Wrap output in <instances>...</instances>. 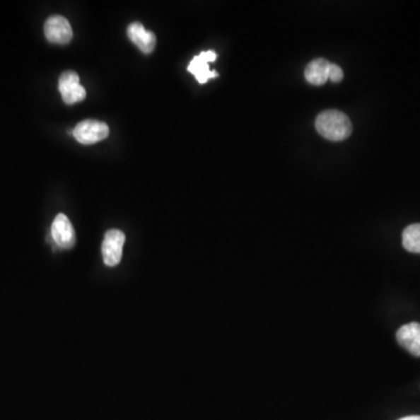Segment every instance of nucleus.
<instances>
[{
	"label": "nucleus",
	"instance_id": "1",
	"mask_svg": "<svg viewBox=\"0 0 420 420\" xmlns=\"http://www.w3.org/2000/svg\"><path fill=\"white\" fill-rule=\"evenodd\" d=\"M319 134L330 141H342L353 132V124L347 115L339 110H326L315 119Z\"/></svg>",
	"mask_w": 420,
	"mask_h": 420
},
{
	"label": "nucleus",
	"instance_id": "2",
	"mask_svg": "<svg viewBox=\"0 0 420 420\" xmlns=\"http://www.w3.org/2000/svg\"><path fill=\"white\" fill-rule=\"evenodd\" d=\"M109 127L100 120L87 119L77 124L73 131V136L78 143L84 145L98 143L109 136Z\"/></svg>",
	"mask_w": 420,
	"mask_h": 420
},
{
	"label": "nucleus",
	"instance_id": "3",
	"mask_svg": "<svg viewBox=\"0 0 420 420\" xmlns=\"http://www.w3.org/2000/svg\"><path fill=\"white\" fill-rule=\"evenodd\" d=\"M125 243V235L123 231L111 229L104 236L102 244V255L104 263L107 267H116L119 264L123 255V247Z\"/></svg>",
	"mask_w": 420,
	"mask_h": 420
},
{
	"label": "nucleus",
	"instance_id": "4",
	"mask_svg": "<svg viewBox=\"0 0 420 420\" xmlns=\"http://www.w3.org/2000/svg\"><path fill=\"white\" fill-rule=\"evenodd\" d=\"M59 91L68 105L78 103L86 98V89L80 84V77L75 71H64L59 80Z\"/></svg>",
	"mask_w": 420,
	"mask_h": 420
},
{
	"label": "nucleus",
	"instance_id": "5",
	"mask_svg": "<svg viewBox=\"0 0 420 420\" xmlns=\"http://www.w3.org/2000/svg\"><path fill=\"white\" fill-rule=\"evenodd\" d=\"M45 35L52 44L66 45L73 39V30L66 18L52 16L45 23Z\"/></svg>",
	"mask_w": 420,
	"mask_h": 420
},
{
	"label": "nucleus",
	"instance_id": "6",
	"mask_svg": "<svg viewBox=\"0 0 420 420\" xmlns=\"http://www.w3.org/2000/svg\"><path fill=\"white\" fill-rule=\"evenodd\" d=\"M216 53L214 50L202 52L200 55L194 57L188 66V71L193 74L197 82L201 84L207 83L209 78L218 76L216 71H211L209 68V62L216 60Z\"/></svg>",
	"mask_w": 420,
	"mask_h": 420
},
{
	"label": "nucleus",
	"instance_id": "7",
	"mask_svg": "<svg viewBox=\"0 0 420 420\" xmlns=\"http://www.w3.org/2000/svg\"><path fill=\"white\" fill-rule=\"evenodd\" d=\"M52 236L62 249H70L75 244V231L64 214H59L52 224Z\"/></svg>",
	"mask_w": 420,
	"mask_h": 420
},
{
	"label": "nucleus",
	"instance_id": "8",
	"mask_svg": "<svg viewBox=\"0 0 420 420\" xmlns=\"http://www.w3.org/2000/svg\"><path fill=\"white\" fill-rule=\"evenodd\" d=\"M127 35L130 37V40L145 54L152 53L157 45L156 34L151 30H145V27L140 23H130L127 27Z\"/></svg>",
	"mask_w": 420,
	"mask_h": 420
},
{
	"label": "nucleus",
	"instance_id": "9",
	"mask_svg": "<svg viewBox=\"0 0 420 420\" xmlns=\"http://www.w3.org/2000/svg\"><path fill=\"white\" fill-rule=\"evenodd\" d=\"M396 337L402 347L414 356L420 357V324L410 322L404 325L397 332Z\"/></svg>",
	"mask_w": 420,
	"mask_h": 420
},
{
	"label": "nucleus",
	"instance_id": "10",
	"mask_svg": "<svg viewBox=\"0 0 420 420\" xmlns=\"http://www.w3.org/2000/svg\"><path fill=\"white\" fill-rule=\"evenodd\" d=\"M329 61L326 59H315L308 64L305 69L307 82L313 86H322L329 80Z\"/></svg>",
	"mask_w": 420,
	"mask_h": 420
},
{
	"label": "nucleus",
	"instance_id": "11",
	"mask_svg": "<svg viewBox=\"0 0 420 420\" xmlns=\"http://www.w3.org/2000/svg\"><path fill=\"white\" fill-rule=\"evenodd\" d=\"M403 247L410 252L420 254V223L411 224L404 229Z\"/></svg>",
	"mask_w": 420,
	"mask_h": 420
},
{
	"label": "nucleus",
	"instance_id": "12",
	"mask_svg": "<svg viewBox=\"0 0 420 420\" xmlns=\"http://www.w3.org/2000/svg\"><path fill=\"white\" fill-rule=\"evenodd\" d=\"M329 80L335 83L344 80V70L341 69L340 66L332 64V62L329 66Z\"/></svg>",
	"mask_w": 420,
	"mask_h": 420
},
{
	"label": "nucleus",
	"instance_id": "13",
	"mask_svg": "<svg viewBox=\"0 0 420 420\" xmlns=\"http://www.w3.org/2000/svg\"><path fill=\"white\" fill-rule=\"evenodd\" d=\"M399 420H420V416H409V417H404Z\"/></svg>",
	"mask_w": 420,
	"mask_h": 420
}]
</instances>
